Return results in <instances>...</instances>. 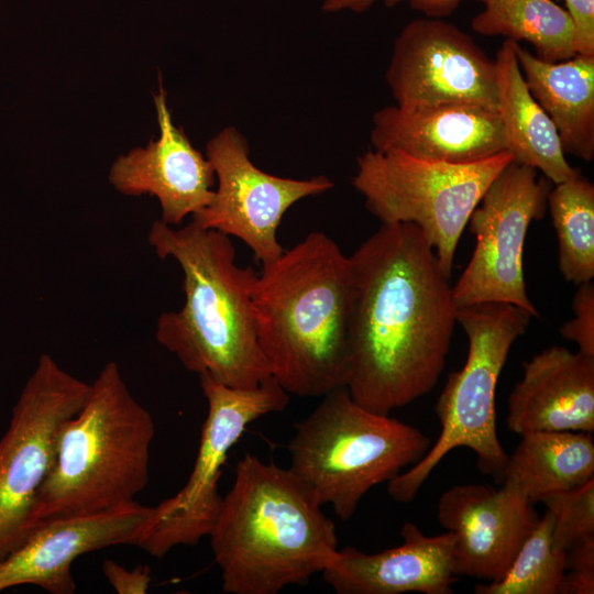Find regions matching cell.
I'll use <instances>...</instances> for the list:
<instances>
[{
    "label": "cell",
    "instance_id": "4316f807",
    "mask_svg": "<svg viewBox=\"0 0 594 594\" xmlns=\"http://www.w3.org/2000/svg\"><path fill=\"white\" fill-rule=\"evenodd\" d=\"M578 286L572 300L574 317L562 324L560 334L581 353L594 356V285L591 280Z\"/></svg>",
    "mask_w": 594,
    "mask_h": 594
},
{
    "label": "cell",
    "instance_id": "83f0119b",
    "mask_svg": "<svg viewBox=\"0 0 594 594\" xmlns=\"http://www.w3.org/2000/svg\"><path fill=\"white\" fill-rule=\"evenodd\" d=\"M594 593V536L586 537L566 551L565 571L558 594Z\"/></svg>",
    "mask_w": 594,
    "mask_h": 594
},
{
    "label": "cell",
    "instance_id": "2e32d148",
    "mask_svg": "<svg viewBox=\"0 0 594 594\" xmlns=\"http://www.w3.org/2000/svg\"><path fill=\"white\" fill-rule=\"evenodd\" d=\"M158 80V92L153 95L158 139L120 155L110 167L109 182L123 195L156 197L161 220L179 226L185 217L194 216L210 202L216 175L210 161L174 124L161 76Z\"/></svg>",
    "mask_w": 594,
    "mask_h": 594
},
{
    "label": "cell",
    "instance_id": "52a82bcc",
    "mask_svg": "<svg viewBox=\"0 0 594 594\" xmlns=\"http://www.w3.org/2000/svg\"><path fill=\"white\" fill-rule=\"evenodd\" d=\"M531 318L527 310L504 302L458 308L457 323L468 338V356L463 367L448 376L437 400L438 439L417 463L387 482L395 502H413L438 463L457 448L473 451L479 470L502 483L508 454L497 437L496 386L514 342Z\"/></svg>",
    "mask_w": 594,
    "mask_h": 594
},
{
    "label": "cell",
    "instance_id": "603a6c76",
    "mask_svg": "<svg viewBox=\"0 0 594 594\" xmlns=\"http://www.w3.org/2000/svg\"><path fill=\"white\" fill-rule=\"evenodd\" d=\"M484 10L472 21L482 35H504L529 42L537 57L557 63L576 55L574 31L566 12L552 0H483Z\"/></svg>",
    "mask_w": 594,
    "mask_h": 594
},
{
    "label": "cell",
    "instance_id": "7a4b0ae2",
    "mask_svg": "<svg viewBox=\"0 0 594 594\" xmlns=\"http://www.w3.org/2000/svg\"><path fill=\"white\" fill-rule=\"evenodd\" d=\"M252 299L260 346L288 394L322 397L345 386L350 264L331 238L311 232L262 265Z\"/></svg>",
    "mask_w": 594,
    "mask_h": 594
},
{
    "label": "cell",
    "instance_id": "ac0fdd59",
    "mask_svg": "<svg viewBox=\"0 0 594 594\" xmlns=\"http://www.w3.org/2000/svg\"><path fill=\"white\" fill-rule=\"evenodd\" d=\"M400 536L399 546L376 553L338 549L321 572L323 581L338 594H452L453 534L426 536L407 521Z\"/></svg>",
    "mask_w": 594,
    "mask_h": 594
},
{
    "label": "cell",
    "instance_id": "f1b7e54d",
    "mask_svg": "<svg viewBox=\"0 0 594 594\" xmlns=\"http://www.w3.org/2000/svg\"><path fill=\"white\" fill-rule=\"evenodd\" d=\"M579 55L594 56V0H564Z\"/></svg>",
    "mask_w": 594,
    "mask_h": 594
},
{
    "label": "cell",
    "instance_id": "277c9868",
    "mask_svg": "<svg viewBox=\"0 0 594 594\" xmlns=\"http://www.w3.org/2000/svg\"><path fill=\"white\" fill-rule=\"evenodd\" d=\"M321 507L288 468L245 453L209 534L222 591L276 594L321 573L339 549Z\"/></svg>",
    "mask_w": 594,
    "mask_h": 594
},
{
    "label": "cell",
    "instance_id": "6da1fadb",
    "mask_svg": "<svg viewBox=\"0 0 594 594\" xmlns=\"http://www.w3.org/2000/svg\"><path fill=\"white\" fill-rule=\"evenodd\" d=\"M349 264L345 387L356 404L389 415L438 383L457 323L452 286L411 223L382 224Z\"/></svg>",
    "mask_w": 594,
    "mask_h": 594
},
{
    "label": "cell",
    "instance_id": "7402d4cb",
    "mask_svg": "<svg viewBox=\"0 0 594 594\" xmlns=\"http://www.w3.org/2000/svg\"><path fill=\"white\" fill-rule=\"evenodd\" d=\"M508 455L502 484L520 491L531 504L594 477L592 433L530 431Z\"/></svg>",
    "mask_w": 594,
    "mask_h": 594
},
{
    "label": "cell",
    "instance_id": "4dcf8cb0",
    "mask_svg": "<svg viewBox=\"0 0 594 594\" xmlns=\"http://www.w3.org/2000/svg\"><path fill=\"white\" fill-rule=\"evenodd\" d=\"M382 1L386 4H394L403 0H324L322 10L326 12H337L351 10L363 12L372 4ZM413 6L427 12H450L461 0H409ZM483 2V0H480Z\"/></svg>",
    "mask_w": 594,
    "mask_h": 594
},
{
    "label": "cell",
    "instance_id": "cb8c5ba5",
    "mask_svg": "<svg viewBox=\"0 0 594 594\" xmlns=\"http://www.w3.org/2000/svg\"><path fill=\"white\" fill-rule=\"evenodd\" d=\"M559 244V270L575 285L594 277V185L581 174L554 184L548 194Z\"/></svg>",
    "mask_w": 594,
    "mask_h": 594
},
{
    "label": "cell",
    "instance_id": "9a60e30c",
    "mask_svg": "<svg viewBox=\"0 0 594 594\" xmlns=\"http://www.w3.org/2000/svg\"><path fill=\"white\" fill-rule=\"evenodd\" d=\"M151 507L134 502L108 512L48 520L0 560V592L35 585L52 594H73L74 561L103 548L135 546Z\"/></svg>",
    "mask_w": 594,
    "mask_h": 594
},
{
    "label": "cell",
    "instance_id": "484cf974",
    "mask_svg": "<svg viewBox=\"0 0 594 594\" xmlns=\"http://www.w3.org/2000/svg\"><path fill=\"white\" fill-rule=\"evenodd\" d=\"M553 520L554 548L568 551L580 540L594 536V477L540 501Z\"/></svg>",
    "mask_w": 594,
    "mask_h": 594
},
{
    "label": "cell",
    "instance_id": "5bb4252c",
    "mask_svg": "<svg viewBox=\"0 0 594 594\" xmlns=\"http://www.w3.org/2000/svg\"><path fill=\"white\" fill-rule=\"evenodd\" d=\"M532 505L506 484H458L442 493L437 518L454 537V574L499 580L539 520Z\"/></svg>",
    "mask_w": 594,
    "mask_h": 594
},
{
    "label": "cell",
    "instance_id": "4fadbf2b",
    "mask_svg": "<svg viewBox=\"0 0 594 594\" xmlns=\"http://www.w3.org/2000/svg\"><path fill=\"white\" fill-rule=\"evenodd\" d=\"M385 78L402 108L479 103L497 110L494 61L469 34L440 20L416 19L404 26Z\"/></svg>",
    "mask_w": 594,
    "mask_h": 594
},
{
    "label": "cell",
    "instance_id": "e0dca14e",
    "mask_svg": "<svg viewBox=\"0 0 594 594\" xmlns=\"http://www.w3.org/2000/svg\"><path fill=\"white\" fill-rule=\"evenodd\" d=\"M373 150H395L413 157L465 164L506 151L496 109L479 103L417 108L388 106L373 116Z\"/></svg>",
    "mask_w": 594,
    "mask_h": 594
},
{
    "label": "cell",
    "instance_id": "ba28073f",
    "mask_svg": "<svg viewBox=\"0 0 594 594\" xmlns=\"http://www.w3.org/2000/svg\"><path fill=\"white\" fill-rule=\"evenodd\" d=\"M513 162L508 152L465 164L421 160L395 150H370L352 179L366 209L382 224L411 223L451 277L455 251L487 187Z\"/></svg>",
    "mask_w": 594,
    "mask_h": 594
},
{
    "label": "cell",
    "instance_id": "f546056e",
    "mask_svg": "<svg viewBox=\"0 0 594 594\" xmlns=\"http://www.w3.org/2000/svg\"><path fill=\"white\" fill-rule=\"evenodd\" d=\"M102 572L119 594H144L151 583V570L147 565L128 570L113 560L106 559L102 563Z\"/></svg>",
    "mask_w": 594,
    "mask_h": 594
},
{
    "label": "cell",
    "instance_id": "8992f818",
    "mask_svg": "<svg viewBox=\"0 0 594 594\" xmlns=\"http://www.w3.org/2000/svg\"><path fill=\"white\" fill-rule=\"evenodd\" d=\"M322 397L295 426L288 469L345 521L372 487L417 463L431 440L414 426L356 404L345 386Z\"/></svg>",
    "mask_w": 594,
    "mask_h": 594
},
{
    "label": "cell",
    "instance_id": "7c38bea8",
    "mask_svg": "<svg viewBox=\"0 0 594 594\" xmlns=\"http://www.w3.org/2000/svg\"><path fill=\"white\" fill-rule=\"evenodd\" d=\"M246 139L234 127L222 129L207 144L218 187L210 202L193 216L205 229L233 235L244 242L262 265L284 251L277 229L285 212L297 201L320 195L334 184L324 175L309 179L284 178L257 168L250 160Z\"/></svg>",
    "mask_w": 594,
    "mask_h": 594
},
{
    "label": "cell",
    "instance_id": "30bf717a",
    "mask_svg": "<svg viewBox=\"0 0 594 594\" xmlns=\"http://www.w3.org/2000/svg\"><path fill=\"white\" fill-rule=\"evenodd\" d=\"M90 384L42 354L0 438V560L34 529L36 496L63 427L84 406Z\"/></svg>",
    "mask_w": 594,
    "mask_h": 594
},
{
    "label": "cell",
    "instance_id": "9c48e42d",
    "mask_svg": "<svg viewBox=\"0 0 594 594\" xmlns=\"http://www.w3.org/2000/svg\"><path fill=\"white\" fill-rule=\"evenodd\" d=\"M199 380L208 413L194 468L179 492L151 507L135 544L155 558L209 536L222 505L218 486L230 450L252 422L289 403L272 375L253 388L230 387L206 373Z\"/></svg>",
    "mask_w": 594,
    "mask_h": 594
},
{
    "label": "cell",
    "instance_id": "3957f363",
    "mask_svg": "<svg viewBox=\"0 0 594 594\" xmlns=\"http://www.w3.org/2000/svg\"><path fill=\"white\" fill-rule=\"evenodd\" d=\"M147 241L161 258L177 262L185 302L163 312L156 339L184 367L234 388H253L271 375L258 343L252 299L257 273L235 261L229 238L191 220L179 228L155 220Z\"/></svg>",
    "mask_w": 594,
    "mask_h": 594
},
{
    "label": "cell",
    "instance_id": "d4e9b609",
    "mask_svg": "<svg viewBox=\"0 0 594 594\" xmlns=\"http://www.w3.org/2000/svg\"><path fill=\"white\" fill-rule=\"evenodd\" d=\"M553 520L546 509L521 544L506 573L497 581L474 586L475 594H558L566 551L552 541Z\"/></svg>",
    "mask_w": 594,
    "mask_h": 594
},
{
    "label": "cell",
    "instance_id": "8fae6325",
    "mask_svg": "<svg viewBox=\"0 0 594 594\" xmlns=\"http://www.w3.org/2000/svg\"><path fill=\"white\" fill-rule=\"evenodd\" d=\"M551 187L535 168L514 161L491 183L469 219L476 243L452 287L457 308L504 302L539 316L527 294L522 252L530 223L544 216Z\"/></svg>",
    "mask_w": 594,
    "mask_h": 594
},
{
    "label": "cell",
    "instance_id": "5b68a950",
    "mask_svg": "<svg viewBox=\"0 0 594 594\" xmlns=\"http://www.w3.org/2000/svg\"><path fill=\"white\" fill-rule=\"evenodd\" d=\"M154 436L152 415L131 394L117 363L108 362L61 431L36 496L34 528L134 503L148 482Z\"/></svg>",
    "mask_w": 594,
    "mask_h": 594
},
{
    "label": "cell",
    "instance_id": "d6986e66",
    "mask_svg": "<svg viewBox=\"0 0 594 594\" xmlns=\"http://www.w3.org/2000/svg\"><path fill=\"white\" fill-rule=\"evenodd\" d=\"M508 397L507 428L530 431H594V356L551 345L522 363Z\"/></svg>",
    "mask_w": 594,
    "mask_h": 594
},
{
    "label": "cell",
    "instance_id": "ffe728a7",
    "mask_svg": "<svg viewBox=\"0 0 594 594\" xmlns=\"http://www.w3.org/2000/svg\"><path fill=\"white\" fill-rule=\"evenodd\" d=\"M526 86L554 124L564 154L594 157V56L549 63L515 42Z\"/></svg>",
    "mask_w": 594,
    "mask_h": 594
},
{
    "label": "cell",
    "instance_id": "44dd1931",
    "mask_svg": "<svg viewBox=\"0 0 594 594\" xmlns=\"http://www.w3.org/2000/svg\"><path fill=\"white\" fill-rule=\"evenodd\" d=\"M497 112L506 152L513 161L541 172L552 184L580 175L565 158L557 129L529 92L520 72L515 41L505 40L494 59Z\"/></svg>",
    "mask_w": 594,
    "mask_h": 594
}]
</instances>
